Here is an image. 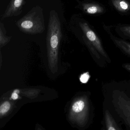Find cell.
I'll return each mask as SVG.
<instances>
[{"instance_id": "6da1fadb", "label": "cell", "mask_w": 130, "mask_h": 130, "mask_svg": "<svg viewBox=\"0 0 130 130\" xmlns=\"http://www.w3.org/2000/svg\"><path fill=\"white\" fill-rule=\"evenodd\" d=\"M70 25L74 35L87 46L95 61L99 65L103 67L100 63L102 58L108 63H111V59L96 30L81 14L73 15Z\"/></svg>"}, {"instance_id": "7a4b0ae2", "label": "cell", "mask_w": 130, "mask_h": 130, "mask_svg": "<svg viewBox=\"0 0 130 130\" xmlns=\"http://www.w3.org/2000/svg\"><path fill=\"white\" fill-rule=\"evenodd\" d=\"M16 25L23 33L32 35L42 34L45 30L43 9L39 6L34 7L16 22Z\"/></svg>"}, {"instance_id": "3957f363", "label": "cell", "mask_w": 130, "mask_h": 130, "mask_svg": "<svg viewBox=\"0 0 130 130\" xmlns=\"http://www.w3.org/2000/svg\"><path fill=\"white\" fill-rule=\"evenodd\" d=\"M112 104L116 112L128 126L130 124V98L123 91L115 90L112 92Z\"/></svg>"}, {"instance_id": "277c9868", "label": "cell", "mask_w": 130, "mask_h": 130, "mask_svg": "<svg viewBox=\"0 0 130 130\" xmlns=\"http://www.w3.org/2000/svg\"><path fill=\"white\" fill-rule=\"evenodd\" d=\"M78 4L76 8L82 11L86 15L92 16H98L105 14L106 12L105 7L96 1H77Z\"/></svg>"}, {"instance_id": "5b68a950", "label": "cell", "mask_w": 130, "mask_h": 130, "mask_svg": "<svg viewBox=\"0 0 130 130\" xmlns=\"http://www.w3.org/2000/svg\"><path fill=\"white\" fill-rule=\"evenodd\" d=\"M103 29L115 45L122 53L130 57V42L116 36L112 32L113 25H103Z\"/></svg>"}, {"instance_id": "8992f818", "label": "cell", "mask_w": 130, "mask_h": 130, "mask_svg": "<svg viewBox=\"0 0 130 130\" xmlns=\"http://www.w3.org/2000/svg\"><path fill=\"white\" fill-rule=\"evenodd\" d=\"M25 3V0H11L2 15V19L19 15Z\"/></svg>"}, {"instance_id": "52a82bcc", "label": "cell", "mask_w": 130, "mask_h": 130, "mask_svg": "<svg viewBox=\"0 0 130 130\" xmlns=\"http://www.w3.org/2000/svg\"><path fill=\"white\" fill-rule=\"evenodd\" d=\"M108 3L120 15H130V0H108Z\"/></svg>"}, {"instance_id": "ba28073f", "label": "cell", "mask_w": 130, "mask_h": 130, "mask_svg": "<svg viewBox=\"0 0 130 130\" xmlns=\"http://www.w3.org/2000/svg\"><path fill=\"white\" fill-rule=\"evenodd\" d=\"M113 28L121 38L130 42V24L119 23L113 25Z\"/></svg>"}, {"instance_id": "9c48e42d", "label": "cell", "mask_w": 130, "mask_h": 130, "mask_svg": "<svg viewBox=\"0 0 130 130\" xmlns=\"http://www.w3.org/2000/svg\"><path fill=\"white\" fill-rule=\"evenodd\" d=\"M105 126L107 130H120L121 128L118 125V124L111 115L109 111L106 109L104 115Z\"/></svg>"}, {"instance_id": "30bf717a", "label": "cell", "mask_w": 130, "mask_h": 130, "mask_svg": "<svg viewBox=\"0 0 130 130\" xmlns=\"http://www.w3.org/2000/svg\"><path fill=\"white\" fill-rule=\"evenodd\" d=\"M87 102L86 100H80L76 102L73 106V110L76 113H85L87 114Z\"/></svg>"}, {"instance_id": "8fae6325", "label": "cell", "mask_w": 130, "mask_h": 130, "mask_svg": "<svg viewBox=\"0 0 130 130\" xmlns=\"http://www.w3.org/2000/svg\"><path fill=\"white\" fill-rule=\"evenodd\" d=\"M11 37L7 36V31L4 24L2 22H0V43L1 45L5 44L11 39Z\"/></svg>"}, {"instance_id": "7c38bea8", "label": "cell", "mask_w": 130, "mask_h": 130, "mask_svg": "<svg viewBox=\"0 0 130 130\" xmlns=\"http://www.w3.org/2000/svg\"><path fill=\"white\" fill-rule=\"evenodd\" d=\"M10 106V104L9 102H5L1 105L0 107V112L1 114L6 113L9 111Z\"/></svg>"}, {"instance_id": "4fadbf2b", "label": "cell", "mask_w": 130, "mask_h": 130, "mask_svg": "<svg viewBox=\"0 0 130 130\" xmlns=\"http://www.w3.org/2000/svg\"><path fill=\"white\" fill-rule=\"evenodd\" d=\"M122 67L126 70L130 72V63H124L122 64Z\"/></svg>"}, {"instance_id": "5bb4252c", "label": "cell", "mask_w": 130, "mask_h": 130, "mask_svg": "<svg viewBox=\"0 0 130 130\" xmlns=\"http://www.w3.org/2000/svg\"><path fill=\"white\" fill-rule=\"evenodd\" d=\"M17 93L14 91V92L12 93V98L13 99L16 100L18 98V95Z\"/></svg>"}, {"instance_id": "9a60e30c", "label": "cell", "mask_w": 130, "mask_h": 130, "mask_svg": "<svg viewBox=\"0 0 130 130\" xmlns=\"http://www.w3.org/2000/svg\"><path fill=\"white\" fill-rule=\"evenodd\" d=\"M86 1H97V0H86Z\"/></svg>"}, {"instance_id": "2e32d148", "label": "cell", "mask_w": 130, "mask_h": 130, "mask_svg": "<svg viewBox=\"0 0 130 130\" xmlns=\"http://www.w3.org/2000/svg\"><path fill=\"white\" fill-rule=\"evenodd\" d=\"M128 127H129L130 128V124L129 125H128Z\"/></svg>"}, {"instance_id": "e0dca14e", "label": "cell", "mask_w": 130, "mask_h": 130, "mask_svg": "<svg viewBox=\"0 0 130 130\" xmlns=\"http://www.w3.org/2000/svg\"><path fill=\"white\" fill-rule=\"evenodd\" d=\"M76 1H80V0H76Z\"/></svg>"}]
</instances>
